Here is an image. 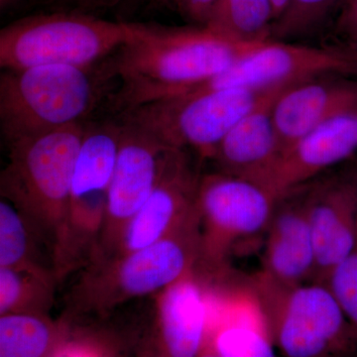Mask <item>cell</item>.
I'll return each instance as SVG.
<instances>
[{"instance_id": "1", "label": "cell", "mask_w": 357, "mask_h": 357, "mask_svg": "<svg viewBox=\"0 0 357 357\" xmlns=\"http://www.w3.org/2000/svg\"><path fill=\"white\" fill-rule=\"evenodd\" d=\"M132 36L107 60L114 86L105 115L188 93L231 67L255 44H238L204 26L133 22Z\"/></svg>"}, {"instance_id": "2", "label": "cell", "mask_w": 357, "mask_h": 357, "mask_svg": "<svg viewBox=\"0 0 357 357\" xmlns=\"http://www.w3.org/2000/svg\"><path fill=\"white\" fill-rule=\"evenodd\" d=\"M107 60L89 67L1 70L0 131L4 143L98 119L114 91Z\"/></svg>"}, {"instance_id": "3", "label": "cell", "mask_w": 357, "mask_h": 357, "mask_svg": "<svg viewBox=\"0 0 357 357\" xmlns=\"http://www.w3.org/2000/svg\"><path fill=\"white\" fill-rule=\"evenodd\" d=\"M199 258L197 208L172 234L153 245L82 268L65 293L66 317L107 316L124 305L158 294L196 270Z\"/></svg>"}, {"instance_id": "4", "label": "cell", "mask_w": 357, "mask_h": 357, "mask_svg": "<svg viewBox=\"0 0 357 357\" xmlns=\"http://www.w3.org/2000/svg\"><path fill=\"white\" fill-rule=\"evenodd\" d=\"M86 123L6 143L0 196L16 208L55 263ZM56 268V267H55Z\"/></svg>"}, {"instance_id": "5", "label": "cell", "mask_w": 357, "mask_h": 357, "mask_svg": "<svg viewBox=\"0 0 357 357\" xmlns=\"http://www.w3.org/2000/svg\"><path fill=\"white\" fill-rule=\"evenodd\" d=\"M250 286L279 357H335L357 351L347 317L326 283L282 285L260 272Z\"/></svg>"}, {"instance_id": "6", "label": "cell", "mask_w": 357, "mask_h": 357, "mask_svg": "<svg viewBox=\"0 0 357 357\" xmlns=\"http://www.w3.org/2000/svg\"><path fill=\"white\" fill-rule=\"evenodd\" d=\"M133 22L70 11L25 16L0 31V68L95 66L130 39Z\"/></svg>"}, {"instance_id": "7", "label": "cell", "mask_w": 357, "mask_h": 357, "mask_svg": "<svg viewBox=\"0 0 357 357\" xmlns=\"http://www.w3.org/2000/svg\"><path fill=\"white\" fill-rule=\"evenodd\" d=\"M121 133V122L116 116L107 115L86 123L55 258L59 285L86 266L96 255Z\"/></svg>"}, {"instance_id": "8", "label": "cell", "mask_w": 357, "mask_h": 357, "mask_svg": "<svg viewBox=\"0 0 357 357\" xmlns=\"http://www.w3.org/2000/svg\"><path fill=\"white\" fill-rule=\"evenodd\" d=\"M283 89H192L116 116L144 129L167 147L192 150L202 160H211L237 122Z\"/></svg>"}, {"instance_id": "9", "label": "cell", "mask_w": 357, "mask_h": 357, "mask_svg": "<svg viewBox=\"0 0 357 357\" xmlns=\"http://www.w3.org/2000/svg\"><path fill=\"white\" fill-rule=\"evenodd\" d=\"M278 195L266 185L222 172L202 175L197 208L201 258L197 271L220 274L239 243L266 232Z\"/></svg>"}, {"instance_id": "10", "label": "cell", "mask_w": 357, "mask_h": 357, "mask_svg": "<svg viewBox=\"0 0 357 357\" xmlns=\"http://www.w3.org/2000/svg\"><path fill=\"white\" fill-rule=\"evenodd\" d=\"M335 73L357 75V63L344 52L326 45L269 40L253 45L231 67L194 89L271 91Z\"/></svg>"}, {"instance_id": "11", "label": "cell", "mask_w": 357, "mask_h": 357, "mask_svg": "<svg viewBox=\"0 0 357 357\" xmlns=\"http://www.w3.org/2000/svg\"><path fill=\"white\" fill-rule=\"evenodd\" d=\"M117 119L121 122L119 152L102 234L89 263L107 255L129 220L146 203L158 183L167 155L172 149L136 124Z\"/></svg>"}, {"instance_id": "12", "label": "cell", "mask_w": 357, "mask_h": 357, "mask_svg": "<svg viewBox=\"0 0 357 357\" xmlns=\"http://www.w3.org/2000/svg\"><path fill=\"white\" fill-rule=\"evenodd\" d=\"M201 176L188 151L170 149L146 203L129 220L107 255L98 261L149 248L172 234L197 211Z\"/></svg>"}, {"instance_id": "13", "label": "cell", "mask_w": 357, "mask_h": 357, "mask_svg": "<svg viewBox=\"0 0 357 357\" xmlns=\"http://www.w3.org/2000/svg\"><path fill=\"white\" fill-rule=\"evenodd\" d=\"M306 185L307 217L316 255L314 280L326 283L357 241V189L344 172Z\"/></svg>"}, {"instance_id": "14", "label": "cell", "mask_w": 357, "mask_h": 357, "mask_svg": "<svg viewBox=\"0 0 357 357\" xmlns=\"http://www.w3.org/2000/svg\"><path fill=\"white\" fill-rule=\"evenodd\" d=\"M262 273L295 286L314 280L316 255L307 217L306 185L281 195L265 232Z\"/></svg>"}, {"instance_id": "15", "label": "cell", "mask_w": 357, "mask_h": 357, "mask_svg": "<svg viewBox=\"0 0 357 357\" xmlns=\"http://www.w3.org/2000/svg\"><path fill=\"white\" fill-rule=\"evenodd\" d=\"M356 76L321 75L282 89L271 112L284 153L312 129L357 105Z\"/></svg>"}, {"instance_id": "16", "label": "cell", "mask_w": 357, "mask_h": 357, "mask_svg": "<svg viewBox=\"0 0 357 357\" xmlns=\"http://www.w3.org/2000/svg\"><path fill=\"white\" fill-rule=\"evenodd\" d=\"M356 155L357 105L324 122L289 148L275 169L270 189L281 196Z\"/></svg>"}, {"instance_id": "17", "label": "cell", "mask_w": 357, "mask_h": 357, "mask_svg": "<svg viewBox=\"0 0 357 357\" xmlns=\"http://www.w3.org/2000/svg\"><path fill=\"white\" fill-rule=\"evenodd\" d=\"M275 98L244 116L223 138L211 158L217 163L218 172L253 181L270 189L272 175L284 154L272 119Z\"/></svg>"}, {"instance_id": "18", "label": "cell", "mask_w": 357, "mask_h": 357, "mask_svg": "<svg viewBox=\"0 0 357 357\" xmlns=\"http://www.w3.org/2000/svg\"><path fill=\"white\" fill-rule=\"evenodd\" d=\"M160 347L165 357H199L206 326V288L192 270L153 296Z\"/></svg>"}, {"instance_id": "19", "label": "cell", "mask_w": 357, "mask_h": 357, "mask_svg": "<svg viewBox=\"0 0 357 357\" xmlns=\"http://www.w3.org/2000/svg\"><path fill=\"white\" fill-rule=\"evenodd\" d=\"M0 267L36 275L59 285L51 253L20 211L3 199L0 201Z\"/></svg>"}, {"instance_id": "20", "label": "cell", "mask_w": 357, "mask_h": 357, "mask_svg": "<svg viewBox=\"0 0 357 357\" xmlns=\"http://www.w3.org/2000/svg\"><path fill=\"white\" fill-rule=\"evenodd\" d=\"M275 13L272 0H218L204 27L238 44L271 40Z\"/></svg>"}, {"instance_id": "21", "label": "cell", "mask_w": 357, "mask_h": 357, "mask_svg": "<svg viewBox=\"0 0 357 357\" xmlns=\"http://www.w3.org/2000/svg\"><path fill=\"white\" fill-rule=\"evenodd\" d=\"M57 337V326L49 317L0 316V357H47Z\"/></svg>"}, {"instance_id": "22", "label": "cell", "mask_w": 357, "mask_h": 357, "mask_svg": "<svg viewBox=\"0 0 357 357\" xmlns=\"http://www.w3.org/2000/svg\"><path fill=\"white\" fill-rule=\"evenodd\" d=\"M56 282L27 272L0 267V316L49 317L55 304Z\"/></svg>"}, {"instance_id": "23", "label": "cell", "mask_w": 357, "mask_h": 357, "mask_svg": "<svg viewBox=\"0 0 357 357\" xmlns=\"http://www.w3.org/2000/svg\"><path fill=\"white\" fill-rule=\"evenodd\" d=\"M342 0H290L275 20L271 40L303 43L324 36Z\"/></svg>"}, {"instance_id": "24", "label": "cell", "mask_w": 357, "mask_h": 357, "mask_svg": "<svg viewBox=\"0 0 357 357\" xmlns=\"http://www.w3.org/2000/svg\"><path fill=\"white\" fill-rule=\"evenodd\" d=\"M215 347L218 357H279L266 332L245 324L223 328Z\"/></svg>"}, {"instance_id": "25", "label": "cell", "mask_w": 357, "mask_h": 357, "mask_svg": "<svg viewBox=\"0 0 357 357\" xmlns=\"http://www.w3.org/2000/svg\"><path fill=\"white\" fill-rule=\"evenodd\" d=\"M159 0H41L39 6L49 10L70 11L103 17V14H114L117 21L128 22L126 18L143 7L156 6ZM105 18V17H103Z\"/></svg>"}, {"instance_id": "26", "label": "cell", "mask_w": 357, "mask_h": 357, "mask_svg": "<svg viewBox=\"0 0 357 357\" xmlns=\"http://www.w3.org/2000/svg\"><path fill=\"white\" fill-rule=\"evenodd\" d=\"M326 284L340 303L357 342V241L351 255L333 270Z\"/></svg>"}, {"instance_id": "27", "label": "cell", "mask_w": 357, "mask_h": 357, "mask_svg": "<svg viewBox=\"0 0 357 357\" xmlns=\"http://www.w3.org/2000/svg\"><path fill=\"white\" fill-rule=\"evenodd\" d=\"M324 38L326 46L357 52V0H342Z\"/></svg>"}, {"instance_id": "28", "label": "cell", "mask_w": 357, "mask_h": 357, "mask_svg": "<svg viewBox=\"0 0 357 357\" xmlns=\"http://www.w3.org/2000/svg\"><path fill=\"white\" fill-rule=\"evenodd\" d=\"M218 0H160L195 26H204Z\"/></svg>"}, {"instance_id": "29", "label": "cell", "mask_w": 357, "mask_h": 357, "mask_svg": "<svg viewBox=\"0 0 357 357\" xmlns=\"http://www.w3.org/2000/svg\"><path fill=\"white\" fill-rule=\"evenodd\" d=\"M342 172L351 181L352 184L356 185L357 189V155L351 160H349V163L347 164V166L345 167Z\"/></svg>"}, {"instance_id": "30", "label": "cell", "mask_w": 357, "mask_h": 357, "mask_svg": "<svg viewBox=\"0 0 357 357\" xmlns=\"http://www.w3.org/2000/svg\"><path fill=\"white\" fill-rule=\"evenodd\" d=\"M26 0H0V10L2 13L11 10L20 4L25 3Z\"/></svg>"}, {"instance_id": "31", "label": "cell", "mask_w": 357, "mask_h": 357, "mask_svg": "<svg viewBox=\"0 0 357 357\" xmlns=\"http://www.w3.org/2000/svg\"><path fill=\"white\" fill-rule=\"evenodd\" d=\"M289 1L290 0H272V3H273L274 13H275V20L281 15L282 13L285 10L286 7H287Z\"/></svg>"}, {"instance_id": "32", "label": "cell", "mask_w": 357, "mask_h": 357, "mask_svg": "<svg viewBox=\"0 0 357 357\" xmlns=\"http://www.w3.org/2000/svg\"><path fill=\"white\" fill-rule=\"evenodd\" d=\"M344 53L349 55L351 59H354L357 63V52H344Z\"/></svg>"}, {"instance_id": "33", "label": "cell", "mask_w": 357, "mask_h": 357, "mask_svg": "<svg viewBox=\"0 0 357 357\" xmlns=\"http://www.w3.org/2000/svg\"><path fill=\"white\" fill-rule=\"evenodd\" d=\"M335 357H357V351L349 352V354H342V356H338Z\"/></svg>"}, {"instance_id": "34", "label": "cell", "mask_w": 357, "mask_h": 357, "mask_svg": "<svg viewBox=\"0 0 357 357\" xmlns=\"http://www.w3.org/2000/svg\"><path fill=\"white\" fill-rule=\"evenodd\" d=\"M199 357H218V356L215 352H211V354H204V356Z\"/></svg>"}, {"instance_id": "35", "label": "cell", "mask_w": 357, "mask_h": 357, "mask_svg": "<svg viewBox=\"0 0 357 357\" xmlns=\"http://www.w3.org/2000/svg\"><path fill=\"white\" fill-rule=\"evenodd\" d=\"M41 1V0H26L25 3H32V4H39V2Z\"/></svg>"}]
</instances>
